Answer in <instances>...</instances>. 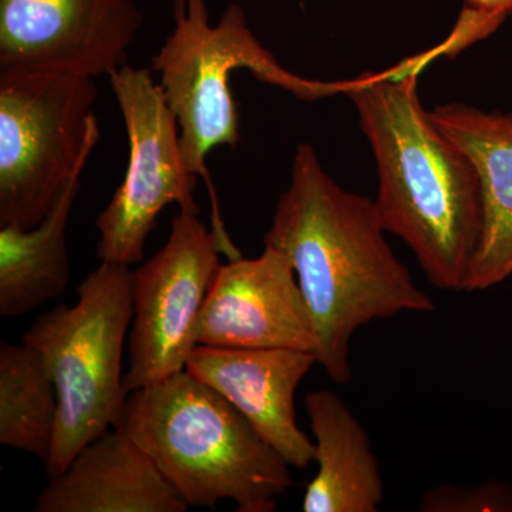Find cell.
I'll return each instance as SVG.
<instances>
[{"mask_svg": "<svg viewBox=\"0 0 512 512\" xmlns=\"http://www.w3.org/2000/svg\"><path fill=\"white\" fill-rule=\"evenodd\" d=\"M375 200L346 190L309 143L296 148L265 245L291 259L315 332V357L333 383L352 382L350 343L373 320L430 313L386 238Z\"/></svg>", "mask_w": 512, "mask_h": 512, "instance_id": "6da1fadb", "label": "cell"}, {"mask_svg": "<svg viewBox=\"0 0 512 512\" xmlns=\"http://www.w3.org/2000/svg\"><path fill=\"white\" fill-rule=\"evenodd\" d=\"M429 50L352 79L346 96L372 148L375 204L387 234L402 239L434 288L464 292L483 231L476 167L434 123L419 96Z\"/></svg>", "mask_w": 512, "mask_h": 512, "instance_id": "7a4b0ae2", "label": "cell"}, {"mask_svg": "<svg viewBox=\"0 0 512 512\" xmlns=\"http://www.w3.org/2000/svg\"><path fill=\"white\" fill-rule=\"evenodd\" d=\"M119 427L188 508L229 500L238 512H272L293 485L288 461L188 370L131 392Z\"/></svg>", "mask_w": 512, "mask_h": 512, "instance_id": "3957f363", "label": "cell"}, {"mask_svg": "<svg viewBox=\"0 0 512 512\" xmlns=\"http://www.w3.org/2000/svg\"><path fill=\"white\" fill-rule=\"evenodd\" d=\"M173 18V32L151 59V66L177 117L184 163L207 185L212 231L220 239L222 254L232 261L241 258V251L229 238L205 164L215 147L235 148L241 138L237 104L229 86L231 74L249 70L259 82L305 101L346 96L352 80L320 82L289 72L256 39L248 26L247 13L238 3L228 5L220 20L211 25L207 0H175Z\"/></svg>", "mask_w": 512, "mask_h": 512, "instance_id": "277c9868", "label": "cell"}, {"mask_svg": "<svg viewBox=\"0 0 512 512\" xmlns=\"http://www.w3.org/2000/svg\"><path fill=\"white\" fill-rule=\"evenodd\" d=\"M79 301L43 313L23 336L45 359L59 412L46 476H60L79 451L123 421L121 362L133 322V271L101 262L77 288Z\"/></svg>", "mask_w": 512, "mask_h": 512, "instance_id": "5b68a950", "label": "cell"}, {"mask_svg": "<svg viewBox=\"0 0 512 512\" xmlns=\"http://www.w3.org/2000/svg\"><path fill=\"white\" fill-rule=\"evenodd\" d=\"M94 77L0 73V227L32 229L83 173L100 127Z\"/></svg>", "mask_w": 512, "mask_h": 512, "instance_id": "8992f818", "label": "cell"}, {"mask_svg": "<svg viewBox=\"0 0 512 512\" xmlns=\"http://www.w3.org/2000/svg\"><path fill=\"white\" fill-rule=\"evenodd\" d=\"M128 137L123 183L96 220L100 262L134 265L167 205L198 214L197 175L184 163L177 117L148 69L124 66L109 76Z\"/></svg>", "mask_w": 512, "mask_h": 512, "instance_id": "52a82bcc", "label": "cell"}, {"mask_svg": "<svg viewBox=\"0 0 512 512\" xmlns=\"http://www.w3.org/2000/svg\"><path fill=\"white\" fill-rule=\"evenodd\" d=\"M221 254L212 228L198 214L180 211L164 247L133 271L134 316L123 377L128 394L187 367L198 346V323Z\"/></svg>", "mask_w": 512, "mask_h": 512, "instance_id": "ba28073f", "label": "cell"}, {"mask_svg": "<svg viewBox=\"0 0 512 512\" xmlns=\"http://www.w3.org/2000/svg\"><path fill=\"white\" fill-rule=\"evenodd\" d=\"M143 20L134 0H0V73L110 76Z\"/></svg>", "mask_w": 512, "mask_h": 512, "instance_id": "9c48e42d", "label": "cell"}, {"mask_svg": "<svg viewBox=\"0 0 512 512\" xmlns=\"http://www.w3.org/2000/svg\"><path fill=\"white\" fill-rule=\"evenodd\" d=\"M198 345L292 349L315 355L311 316L291 259L265 245L258 258L221 265L205 299Z\"/></svg>", "mask_w": 512, "mask_h": 512, "instance_id": "30bf717a", "label": "cell"}, {"mask_svg": "<svg viewBox=\"0 0 512 512\" xmlns=\"http://www.w3.org/2000/svg\"><path fill=\"white\" fill-rule=\"evenodd\" d=\"M316 363L302 350L198 345L185 370L224 396L289 466L305 470L315 461V443L299 429L295 394Z\"/></svg>", "mask_w": 512, "mask_h": 512, "instance_id": "8fae6325", "label": "cell"}, {"mask_svg": "<svg viewBox=\"0 0 512 512\" xmlns=\"http://www.w3.org/2000/svg\"><path fill=\"white\" fill-rule=\"evenodd\" d=\"M37 512H185L154 461L116 427L79 451L37 495Z\"/></svg>", "mask_w": 512, "mask_h": 512, "instance_id": "7c38bea8", "label": "cell"}, {"mask_svg": "<svg viewBox=\"0 0 512 512\" xmlns=\"http://www.w3.org/2000/svg\"><path fill=\"white\" fill-rule=\"evenodd\" d=\"M430 114L480 178L483 231L464 292L487 291L512 276V113L448 103Z\"/></svg>", "mask_w": 512, "mask_h": 512, "instance_id": "4fadbf2b", "label": "cell"}, {"mask_svg": "<svg viewBox=\"0 0 512 512\" xmlns=\"http://www.w3.org/2000/svg\"><path fill=\"white\" fill-rule=\"evenodd\" d=\"M318 473L305 491V512H377L384 483L369 434L342 397L315 390L305 397Z\"/></svg>", "mask_w": 512, "mask_h": 512, "instance_id": "5bb4252c", "label": "cell"}, {"mask_svg": "<svg viewBox=\"0 0 512 512\" xmlns=\"http://www.w3.org/2000/svg\"><path fill=\"white\" fill-rule=\"evenodd\" d=\"M80 177L82 173L74 175L62 200L35 228L0 227V315H25L66 291L70 281L66 229Z\"/></svg>", "mask_w": 512, "mask_h": 512, "instance_id": "9a60e30c", "label": "cell"}, {"mask_svg": "<svg viewBox=\"0 0 512 512\" xmlns=\"http://www.w3.org/2000/svg\"><path fill=\"white\" fill-rule=\"evenodd\" d=\"M56 384L32 346L0 345V443L47 463L55 440Z\"/></svg>", "mask_w": 512, "mask_h": 512, "instance_id": "2e32d148", "label": "cell"}, {"mask_svg": "<svg viewBox=\"0 0 512 512\" xmlns=\"http://www.w3.org/2000/svg\"><path fill=\"white\" fill-rule=\"evenodd\" d=\"M424 512H512V487L490 481L474 487L441 484L421 498Z\"/></svg>", "mask_w": 512, "mask_h": 512, "instance_id": "e0dca14e", "label": "cell"}, {"mask_svg": "<svg viewBox=\"0 0 512 512\" xmlns=\"http://www.w3.org/2000/svg\"><path fill=\"white\" fill-rule=\"evenodd\" d=\"M512 16V0H464L463 10L450 35L439 46L440 56L456 57L488 39Z\"/></svg>", "mask_w": 512, "mask_h": 512, "instance_id": "ac0fdd59", "label": "cell"}]
</instances>
